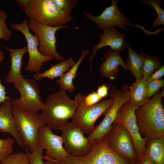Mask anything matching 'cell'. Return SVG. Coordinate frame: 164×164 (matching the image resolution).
Masks as SVG:
<instances>
[{
  "instance_id": "cell-1",
  "label": "cell",
  "mask_w": 164,
  "mask_h": 164,
  "mask_svg": "<svg viewBox=\"0 0 164 164\" xmlns=\"http://www.w3.org/2000/svg\"><path fill=\"white\" fill-rule=\"evenodd\" d=\"M76 0H30L25 11L29 18L53 27L63 26L71 21Z\"/></svg>"
},
{
  "instance_id": "cell-2",
  "label": "cell",
  "mask_w": 164,
  "mask_h": 164,
  "mask_svg": "<svg viewBox=\"0 0 164 164\" xmlns=\"http://www.w3.org/2000/svg\"><path fill=\"white\" fill-rule=\"evenodd\" d=\"M163 92L159 91L135 111L140 134L147 140L164 136V110L161 102Z\"/></svg>"
},
{
  "instance_id": "cell-3",
  "label": "cell",
  "mask_w": 164,
  "mask_h": 164,
  "mask_svg": "<svg viewBox=\"0 0 164 164\" xmlns=\"http://www.w3.org/2000/svg\"><path fill=\"white\" fill-rule=\"evenodd\" d=\"M77 106L75 99L70 98L66 91L60 90L48 96L41 116L44 123L52 130H60L69 119H72Z\"/></svg>"
},
{
  "instance_id": "cell-4",
  "label": "cell",
  "mask_w": 164,
  "mask_h": 164,
  "mask_svg": "<svg viewBox=\"0 0 164 164\" xmlns=\"http://www.w3.org/2000/svg\"><path fill=\"white\" fill-rule=\"evenodd\" d=\"M57 162L60 164H138L113 151L108 146L106 135L93 144L85 155L77 157L68 155L63 160Z\"/></svg>"
},
{
  "instance_id": "cell-5",
  "label": "cell",
  "mask_w": 164,
  "mask_h": 164,
  "mask_svg": "<svg viewBox=\"0 0 164 164\" xmlns=\"http://www.w3.org/2000/svg\"><path fill=\"white\" fill-rule=\"evenodd\" d=\"M12 108L15 121L23 140V147H26L32 152L37 145L39 128L46 125L40 113L27 111L13 105Z\"/></svg>"
},
{
  "instance_id": "cell-6",
  "label": "cell",
  "mask_w": 164,
  "mask_h": 164,
  "mask_svg": "<svg viewBox=\"0 0 164 164\" xmlns=\"http://www.w3.org/2000/svg\"><path fill=\"white\" fill-rule=\"evenodd\" d=\"M128 94V87L126 84L122 86L120 89L113 86L108 91V94L113 99V103L104 113V117L102 121L89 134L87 138L92 144L101 140L108 133L118 110L129 100Z\"/></svg>"
},
{
  "instance_id": "cell-7",
  "label": "cell",
  "mask_w": 164,
  "mask_h": 164,
  "mask_svg": "<svg viewBox=\"0 0 164 164\" xmlns=\"http://www.w3.org/2000/svg\"><path fill=\"white\" fill-rule=\"evenodd\" d=\"M82 95L78 93L74 97L78 106L72 118V122L84 134H89L95 128L94 125L97 120L112 105L113 100L110 98L93 105L85 106L82 101Z\"/></svg>"
},
{
  "instance_id": "cell-8",
  "label": "cell",
  "mask_w": 164,
  "mask_h": 164,
  "mask_svg": "<svg viewBox=\"0 0 164 164\" xmlns=\"http://www.w3.org/2000/svg\"><path fill=\"white\" fill-rule=\"evenodd\" d=\"M28 26L29 29L32 31L38 38L39 51L44 56L53 57L58 62L65 59V57L59 54L56 50V32L60 29L65 28L79 29L77 27H72L69 25L50 26L30 19L28 20Z\"/></svg>"
},
{
  "instance_id": "cell-9",
  "label": "cell",
  "mask_w": 164,
  "mask_h": 164,
  "mask_svg": "<svg viewBox=\"0 0 164 164\" xmlns=\"http://www.w3.org/2000/svg\"><path fill=\"white\" fill-rule=\"evenodd\" d=\"M20 94L18 99L11 100L12 105L24 111L36 113L43 108L39 86L33 79L23 77L13 84Z\"/></svg>"
},
{
  "instance_id": "cell-10",
  "label": "cell",
  "mask_w": 164,
  "mask_h": 164,
  "mask_svg": "<svg viewBox=\"0 0 164 164\" xmlns=\"http://www.w3.org/2000/svg\"><path fill=\"white\" fill-rule=\"evenodd\" d=\"M60 130L64 148L68 155L81 157L89 152L93 144L85 136L83 131L72 121L65 123Z\"/></svg>"
},
{
  "instance_id": "cell-11",
  "label": "cell",
  "mask_w": 164,
  "mask_h": 164,
  "mask_svg": "<svg viewBox=\"0 0 164 164\" xmlns=\"http://www.w3.org/2000/svg\"><path fill=\"white\" fill-rule=\"evenodd\" d=\"M135 110L132 107L129 100L128 101L118 110L114 122L121 124L128 131L140 162L146 155L145 146L147 140L143 138L139 132L135 114Z\"/></svg>"
},
{
  "instance_id": "cell-12",
  "label": "cell",
  "mask_w": 164,
  "mask_h": 164,
  "mask_svg": "<svg viewBox=\"0 0 164 164\" xmlns=\"http://www.w3.org/2000/svg\"><path fill=\"white\" fill-rule=\"evenodd\" d=\"M106 136L108 146L113 151L132 162L138 164L139 158L132 138L124 126L118 123L113 122Z\"/></svg>"
},
{
  "instance_id": "cell-13",
  "label": "cell",
  "mask_w": 164,
  "mask_h": 164,
  "mask_svg": "<svg viewBox=\"0 0 164 164\" xmlns=\"http://www.w3.org/2000/svg\"><path fill=\"white\" fill-rule=\"evenodd\" d=\"M28 20L26 18L20 23L13 22L11 24V26L12 29L21 32L26 40L29 58L26 70L37 73L43 63L54 59L52 57L44 56L39 51L38 38L36 35H33L30 32L28 26Z\"/></svg>"
},
{
  "instance_id": "cell-14",
  "label": "cell",
  "mask_w": 164,
  "mask_h": 164,
  "mask_svg": "<svg viewBox=\"0 0 164 164\" xmlns=\"http://www.w3.org/2000/svg\"><path fill=\"white\" fill-rule=\"evenodd\" d=\"M118 0H112L111 5L107 7L99 15L95 16L91 13L83 11L87 19L95 23L100 29L116 26L122 30L126 29L128 26H133L144 30L143 27L138 25H133L129 22L126 16L119 10L117 3Z\"/></svg>"
},
{
  "instance_id": "cell-15",
  "label": "cell",
  "mask_w": 164,
  "mask_h": 164,
  "mask_svg": "<svg viewBox=\"0 0 164 164\" xmlns=\"http://www.w3.org/2000/svg\"><path fill=\"white\" fill-rule=\"evenodd\" d=\"M37 145L46 150V155L43 157L60 162L68 155L63 146L61 136L53 133L48 126L41 127L38 134Z\"/></svg>"
},
{
  "instance_id": "cell-16",
  "label": "cell",
  "mask_w": 164,
  "mask_h": 164,
  "mask_svg": "<svg viewBox=\"0 0 164 164\" xmlns=\"http://www.w3.org/2000/svg\"><path fill=\"white\" fill-rule=\"evenodd\" d=\"M103 30V33L99 34V42L93 47L90 53L89 61L91 69H92L94 58L101 48L108 46L111 50L120 52L125 47V41L126 36L125 33L119 32L114 27L107 28Z\"/></svg>"
},
{
  "instance_id": "cell-17",
  "label": "cell",
  "mask_w": 164,
  "mask_h": 164,
  "mask_svg": "<svg viewBox=\"0 0 164 164\" xmlns=\"http://www.w3.org/2000/svg\"><path fill=\"white\" fill-rule=\"evenodd\" d=\"M11 100L8 96L0 106V132L11 135L19 145L23 147V140L13 117Z\"/></svg>"
},
{
  "instance_id": "cell-18",
  "label": "cell",
  "mask_w": 164,
  "mask_h": 164,
  "mask_svg": "<svg viewBox=\"0 0 164 164\" xmlns=\"http://www.w3.org/2000/svg\"><path fill=\"white\" fill-rule=\"evenodd\" d=\"M105 60L99 67L100 76L111 80H115L119 70V66L127 70L125 62L121 56L119 52L110 50L104 55Z\"/></svg>"
},
{
  "instance_id": "cell-19",
  "label": "cell",
  "mask_w": 164,
  "mask_h": 164,
  "mask_svg": "<svg viewBox=\"0 0 164 164\" xmlns=\"http://www.w3.org/2000/svg\"><path fill=\"white\" fill-rule=\"evenodd\" d=\"M3 46L8 51L11 58L10 68L6 81L7 83L13 84L24 77L22 73V59L25 53L27 52V46L14 49Z\"/></svg>"
},
{
  "instance_id": "cell-20",
  "label": "cell",
  "mask_w": 164,
  "mask_h": 164,
  "mask_svg": "<svg viewBox=\"0 0 164 164\" xmlns=\"http://www.w3.org/2000/svg\"><path fill=\"white\" fill-rule=\"evenodd\" d=\"M148 81L142 78L136 79L129 87V101L132 107L135 110L149 100L147 97Z\"/></svg>"
},
{
  "instance_id": "cell-21",
  "label": "cell",
  "mask_w": 164,
  "mask_h": 164,
  "mask_svg": "<svg viewBox=\"0 0 164 164\" xmlns=\"http://www.w3.org/2000/svg\"><path fill=\"white\" fill-rule=\"evenodd\" d=\"M90 52L88 50H82L77 61L68 71L59 77L56 81L60 90L67 91L69 93H72L75 91V87L73 83V79L77 77V72L79 66Z\"/></svg>"
},
{
  "instance_id": "cell-22",
  "label": "cell",
  "mask_w": 164,
  "mask_h": 164,
  "mask_svg": "<svg viewBox=\"0 0 164 164\" xmlns=\"http://www.w3.org/2000/svg\"><path fill=\"white\" fill-rule=\"evenodd\" d=\"M75 63L73 58L70 57L58 63L51 64L49 69L42 73H36L33 75V77L35 80H38L44 78L53 80L66 73Z\"/></svg>"
},
{
  "instance_id": "cell-23",
  "label": "cell",
  "mask_w": 164,
  "mask_h": 164,
  "mask_svg": "<svg viewBox=\"0 0 164 164\" xmlns=\"http://www.w3.org/2000/svg\"><path fill=\"white\" fill-rule=\"evenodd\" d=\"M128 52L126 56L125 65L136 79L142 78L144 61L142 56L137 54L125 41Z\"/></svg>"
},
{
  "instance_id": "cell-24",
  "label": "cell",
  "mask_w": 164,
  "mask_h": 164,
  "mask_svg": "<svg viewBox=\"0 0 164 164\" xmlns=\"http://www.w3.org/2000/svg\"><path fill=\"white\" fill-rule=\"evenodd\" d=\"M145 155L156 164H164V136L147 140Z\"/></svg>"
},
{
  "instance_id": "cell-25",
  "label": "cell",
  "mask_w": 164,
  "mask_h": 164,
  "mask_svg": "<svg viewBox=\"0 0 164 164\" xmlns=\"http://www.w3.org/2000/svg\"><path fill=\"white\" fill-rule=\"evenodd\" d=\"M143 61L142 78L147 80L151 75L161 66V61L158 57L145 53H140Z\"/></svg>"
},
{
  "instance_id": "cell-26",
  "label": "cell",
  "mask_w": 164,
  "mask_h": 164,
  "mask_svg": "<svg viewBox=\"0 0 164 164\" xmlns=\"http://www.w3.org/2000/svg\"><path fill=\"white\" fill-rule=\"evenodd\" d=\"M142 2L145 4L149 5L155 10L157 14V17L154 20L152 26L153 28L157 27L160 25H164V11L160 7V4L162 2L161 0H143Z\"/></svg>"
},
{
  "instance_id": "cell-27",
  "label": "cell",
  "mask_w": 164,
  "mask_h": 164,
  "mask_svg": "<svg viewBox=\"0 0 164 164\" xmlns=\"http://www.w3.org/2000/svg\"><path fill=\"white\" fill-rule=\"evenodd\" d=\"M15 141L14 138L10 137L0 139V163L13 153Z\"/></svg>"
},
{
  "instance_id": "cell-28",
  "label": "cell",
  "mask_w": 164,
  "mask_h": 164,
  "mask_svg": "<svg viewBox=\"0 0 164 164\" xmlns=\"http://www.w3.org/2000/svg\"><path fill=\"white\" fill-rule=\"evenodd\" d=\"M1 164H29L28 155L24 153L18 152L12 153L3 160Z\"/></svg>"
},
{
  "instance_id": "cell-29",
  "label": "cell",
  "mask_w": 164,
  "mask_h": 164,
  "mask_svg": "<svg viewBox=\"0 0 164 164\" xmlns=\"http://www.w3.org/2000/svg\"><path fill=\"white\" fill-rule=\"evenodd\" d=\"M25 151L28 155L29 164H45L43 159L44 149L38 145L32 152L27 148L25 149Z\"/></svg>"
},
{
  "instance_id": "cell-30",
  "label": "cell",
  "mask_w": 164,
  "mask_h": 164,
  "mask_svg": "<svg viewBox=\"0 0 164 164\" xmlns=\"http://www.w3.org/2000/svg\"><path fill=\"white\" fill-rule=\"evenodd\" d=\"M7 18V14L5 11L0 9V40L1 39L8 40L12 35L11 31L8 28L6 24Z\"/></svg>"
},
{
  "instance_id": "cell-31",
  "label": "cell",
  "mask_w": 164,
  "mask_h": 164,
  "mask_svg": "<svg viewBox=\"0 0 164 164\" xmlns=\"http://www.w3.org/2000/svg\"><path fill=\"white\" fill-rule=\"evenodd\" d=\"M164 84L163 79L154 80L148 81L147 97L149 99L158 91Z\"/></svg>"
},
{
  "instance_id": "cell-32",
  "label": "cell",
  "mask_w": 164,
  "mask_h": 164,
  "mask_svg": "<svg viewBox=\"0 0 164 164\" xmlns=\"http://www.w3.org/2000/svg\"><path fill=\"white\" fill-rule=\"evenodd\" d=\"M96 91H93L86 96L82 95V100L85 106H90L98 103L102 99Z\"/></svg>"
},
{
  "instance_id": "cell-33",
  "label": "cell",
  "mask_w": 164,
  "mask_h": 164,
  "mask_svg": "<svg viewBox=\"0 0 164 164\" xmlns=\"http://www.w3.org/2000/svg\"><path fill=\"white\" fill-rule=\"evenodd\" d=\"M5 59L4 53L0 50V64ZM5 87L2 84L0 80V106L2 103L7 98Z\"/></svg>"
},
{
  "instance_id": "cell-34",
  "label": "cell",
  "mask_w": 164,
  "mask_h": 164,
  "mask_svg": "<svg viewBox=\"0 0 164 164\" xmlns=\"http://www.w3.org/2000/svg\"><path fill=\"white\" fill-rule=\"evenodd\" d=\"M164 75V65H161L159 68L153 72L147 81L160 79Z\"/></svg>"
},
{
  "instance_id": "cell-35",
  "label": "cell",
  "mask_w": 164,
  "mask_h": 164,
  "mask_svg": "<svg viewBox=\"0 0 164 164\" xmlns=\"http://www.w3.org/2000/svg\"><path fill=\"white\" fill-rule=\"evenodd\" d=\"M108 87L106 84L99 86L96 91L98 94L102 98L105 97L108 94Z\"/></svg>"
},
{
  "instance_id": "cell-36",
  "label": "cell",
  "mask_w": 164,
  "mask_h": 164,
  "mask_svg": "<svg viewBox=\"0 0 164 164\" xmlns=\"http://www.w3.org/2000/svg\"><path fill=\"white\" fill-rule=\"evenodd\" d=\"M21 9L24 12L26 10L29 3L30 0H16Z\"/></svg>"
},
{
  "instance_id": "cell-37",
  "label": "cell",
  "mask_w": 164,
  "mask_h": 164,
  "mask_svg": "<svg viewBox=\"0 0 164 164\" xmlns=\"http://www.w3.org/2000/svg\"><path fill=\"white\" fill-rule=\"evenodd\" d=\"M138 164H156L146 155L145 158Z\"/></svg>"
},
{
  "instance_id": "cell-38",
  "label": "cell",
  "mask_w": 164,
  "mask_h": 164,
  "mask_svg": "<svg viewBox=\"0 0 164 164\" xmlns=\"http://www.w3.org/2000/svg\"><path fill=\"white\" fill-rule=\"evenodd\" d=\"M43 159L46 160L45 164H60L56 160L50 159L45 158L43 156Z\"/></svg>"
},
{
  "instance_id": "cell-39",
  "label": "cell",
  "mask_w": 164,
  "mask_h": 164,
  "mask_svg": "<svg viewBox=\"0 0 164 164\" xmlns=\"http://www.w3.org/2000/svg\"><path fill=\"white\" fill-rule=\"evenodd\" d=\"M0 164H1V163H0Z\"/></svg>"
}]
</instances>
